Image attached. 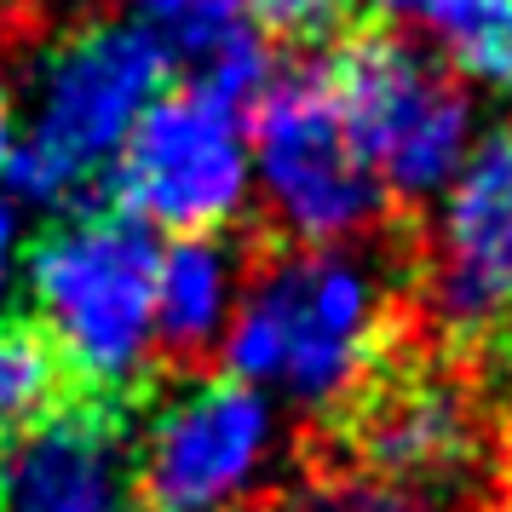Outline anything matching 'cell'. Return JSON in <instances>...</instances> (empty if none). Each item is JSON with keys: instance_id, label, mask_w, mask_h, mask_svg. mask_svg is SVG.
Here are the masks:
<instances>
[{"instance_id": "obj_16", "label": "cell", "mask_w": 512, "mask_h": 512, "mask_svg": "<svg viewBox=\"0 0 512 512\" xmlns=\"http://www.w3.org/2000/svg\"><path fill=\"white\" fill-rule=\"evenodd\" d=\"M363 6H369V18H392V24H403L415 12V0H363Z\"/></svg>"}, {"instance_id": "obj_5", "label": "cell", "mask_w": 512, "mask_h": 512, "mask_svg": "<svg viewBox=\"0 0 512 512\" xmlns=\"http://www.w3.org/2000/svg\"><path fill=\"white\" fill-rule=\"evenodd\" d=\"M248 139L259 162V208L248 213L282 248H357L392 236L403 219L369 173L323 64H277L248 110Z\"/></svg>"}, {"instance_id": "obj_18", "label": "cell", "mask_w": 512, "mask_h": 512, "mask_svg": "<svg viewBox=\"0 0 512 512\" xmlns=\"http://www.w3.org/2000/svg\"><path fill=\"white\" fill-rule=\"evenodd\" d=\"M6 236H12V225H6V202H0V265H6Z\"/></svg>"}, {"instance_id": "obj_3", "label": "cell", "mask_w": 512, "mask_h": 512, "mask_svg": "<svg viewBox=\"0 0 512 512\" xmlns=\"http://www.w3.org/2000/svg\"><path fill=\"white\" fill-rule=\"evenodd\" d=\"M317 64L369 173L386 190V208L403 225H420L432 196L461 173L472 127L466 81L392 18L357 24Z\"/></svg>"}, {"instance_id": "obj_13", "label": "cell", "mask_w": 512, "mask_h": 512, "mask_svg": "<svg viewBox=\"0 0 512 512\" xmlns=\"http://www.w3.org/2000/svg\"><path fill=\"white\" fill-rule=\"evenodd\" d=\"M409 18L461 81H512V0H415Z\"/></svg>"}, {"instance_id": "obj_1", "label": "cell", "mask_w": 512, "mask_h": 512, "mask_svg": "<svg viewBox=\"0 0 512 512\" xmlns=\"http://www.w3.org/2000/svg\"><path fill=\"white\" fill-rule=\"evenodd\" d=\"M507 420V397L438 346L403 282L351 380L305 415L294 455L317 472L403 489L432 512H478Z\"/></svg>"}, {"instance_id": "obj_7", "label": "cell", "mask_w": 512, "mask_h": 512, "mask_svg": "<svg viewBox=\"0 0 512 512\" xmlns=\"http://www.w3.org/2000/svg\"><path fill=\"white\" fill-rule=\"evenodd\" d=\"M156 265L162 254L150 242V225L121 213L116 202L64 213L52 231H41V242H29V288L47 328L93 386L144 403H156V392L144 386Z\"/></svg>"}, {"instance_id": "obj_14", "label": "cell", "mask_w": 512, "mask_h": 512, "mask_svg": "<svg viewBox=\"0 0 512 512\" xmlns=\"http://www.w3.org/2000/svg\"><path fill=\"white\" fill-rule=\"evenodd\" d=\"M248 512H432V507H420L415 495H403V489L351 478V472H317V466H300L294 484L265 489Z\"/></svg>"}, {"instance_id": "obj_12", "label": "cell", "mask_w": 512, "mask_h": 512, "mask_svg": "<svg viewBox=\"0 0 512 512\" xmlns=\"http://www.w3.org/2000/svg\"><path fill=\"white\" fill-rule=\"evenodd\" d=\"M81 397H127L93 386L41 311H0V455ZM144 403V397H139Z\"/></svg>"}, {"instance_id": "obj_19", "label": "cell", "mask_w": 512, "mask_h": 512, "mask_svg": "<svg viewBox=\"0 0 512 512\" xmlns=\"http://www.w3.org/2000/svg\"><path fill=\"white\" fill-rule=\"evenodd\" d=\"M236 6H242V12H248V6H254V0H236Z\"/></svg>"}, {"instance_id": "obj_10", "label": "cell", "mask_w": 512, "mask_h": 512, "mask_svg": "<svg viewBox=\"0 0 512 512\" xmlns=\"http://www.w3.org/2000/svg\"><path fill=\"white\" fill-rule=\"evenodd\" d=\"M265 231L254 219H231L208 236H173L156 265V305H150V346H144V386L185 392L196 380L225 374V334L254 277Z\"/></svg>"}, {"instance_id": "obj_6", "label": "cell", "mask_w": 512, "mask_h": 512, "mask_svg": "<svg viewBox=\"0 0 512 512\" xmlns=\"http://www.w3.org/2000/svg\"><path fill=\"white\" fill-rule=\"evenodd\" d=\"M409 294L443 351L484 374L512 409V121L449 179L409 254Z\"/></svg>"}, {"instance_id": "obj_9", "label": "cell", "mask_w": 512, "mask_h": 512, "mask_svg": "<svg viewBox=\"0 0 512 512\" xmlns=\"http://www.w3.org/2000/svg\"><path fill=\"white\" fill-rule=\"evenodd\" d=\"M271 432L265 392L213 374L173 403H150L127 449V507L133 512H225L248 484Z\"/></svg>"}, {"instance_id": "obj_15", "label": "cell", "mask_w": 512, "mask_h": 512, "mask_svg": "<svg viewBox=\"0 0 512 512\" xmlns=\"http://www.w3.org/2000/svg\"><path fill=\"white\" fill-rule=\"evenodd\" d=\"M478 512H512V420H507V438H501V461H495V472H489Z\"/></svg>"}, {"instance_id": "obj_17", "label": "cell", "mask_w": 512, "mask_h": 512, "mask_svg": "<svg viewBox=\"0 0 512 512\" xmlns=\"http://www.w3.org/2000/svg\"><path fill=\"white\" fill-rule=\"evenodd\" d=\"M6 150H12V110H6V98H0V167H6Z\"/></svg>"}, {"instance_id": "obj_2", "label": "cell", "mask_w": 512, "mask_h": 512, "mask_svg": "<svg viewBox=\"0 0 512 512\" xmlns=\"http://www.w3.org/2000/svg\"><path fill=\"white\" fill-rule=\"evenodd\" d=\"M420 225L357 248H282L265 236L259 265L225 334V374L277 386L305 415L351 380L380 317L409 282Z\"/></svg>"}, {"instance_id": "obj_21", "label": "cell", "mask_w": 512, "mask_h": 512, "mask_svg": "<svg viewBox=\"0 0 512 512\" xmlns=\"http://www.w3.org/2000/svg\"><path fill=\"white\" fill-rule=\"evenodd\" d=\"M0 461H6V455H0Z\"/></svg>"}, {"instance_id": "obj_4", "label": "cell", "mask_w": 512, "mask_h": 512, "mask_svg": "<svg viewBox=\"0 0 512 512\" xmlns=\"http://www.w3.org/2000/svg\"><path fill=\"white\" fill-rule=\"evenodd\" d=\"M167 81L173 64L139 24H81L47 58L41 116L12 139L0 173L41 208H104L121 144Z\"/></svg>"}, {"instance_id": "obj_11", "label": "cell", "mask_w": 512, "mask_h": 512, "mask_svg": "<svg viewBox=\"0 0 512 512\" xmlns=\"http://www.w3.org/2000/svg\"><path fill=\"white\" fill-rule=\"evenodd\" d=\"M144 409L150 403L139 397H81L12 443L0 461V512H121L127 449Z\"/></svg>"}, {"instance_id": "obj_8", "label": "cell", "mask_w": 512, "mask_h": 512, "mask_svg": "<svg viewBox=\"0 0 512 512\" xmlns=\"http://www.w3.org/2000/svg\"><path fill=\"white\" fill-rule=\"evenodd\" d=\"M242 116L190 81L144 104L110 167V202L173 236H208L242 219Z\"/></svg>"}, {"instance_id": "obj_20", "label": "cell", "mask_w": 512, "mask_h": 512, "mask_svg": "<svg viewBox=\"0 0 512 512\" xmlns=\"http://www.w3.org/2000/svg\"><path fill=\"white\" fill-rule=\"evenodd\" d=\"M507 93H512V81H507Z\"/></svg>"}]
</instances>
